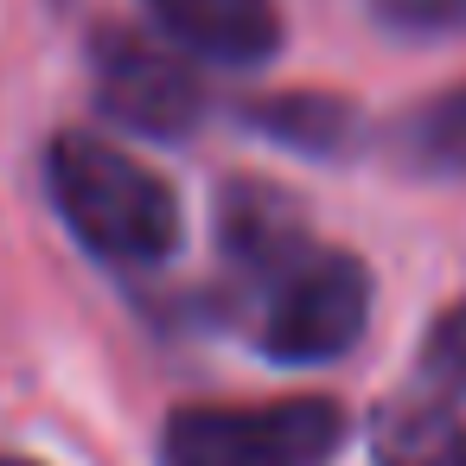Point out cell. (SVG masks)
<instances>
[{
	"instance_id": "11",
	"label": "cell",
	"mask_w": 466,
	"mask_h": 466,
	"mask_svg": "<svg viewBox=\"0 0 466 466\" xmlns=\"http://www.w3.org/2000/svg\"><path fill=\"white\" fill-rule=\"evenodd\" d=\"M0 466H39V460H20V453H0Z\"/></svg>"
},
{
	"instance_id": "6",
	"label": "cell",
	"mask_w": 466,
	"mask_h": 466,
	"mask_svg": "<svg viewBox=\"0 0 466 466\" xmlns=\"http://www.w3.org/2000/svg\"><path fill=\"white\" fill-rule=\"evenodd\" d=\"M370 460L377 466H466V421L460 402L409 383L370 415Z\"/></svg>"
},
{
	"instance_id": "3",
	"label": "cell",
	"mask_w": 466,
	"mask_h": 466,
	"mask_svg": "<svg viewBox=\"0 0 466 466\" xmlns=\"http://www.w3.org/2000/svg\"><path fill=\"white\" fill-rule=\"evenodd\" d=\"M345 428L332 396L186 402L160 421V466H332Z\"/></svg>"
},
{
	"instance_id": "2",
	"label": "cell",
	"mask_w": 466,
	"mask_h": 466,
	"mask_svg": "<svg viewBox=\"0 0 466 466\" xmlns=\"http://www.w3.org/2000/svg\"><path fill=\"white\" fill-rule=\"evenodd\" d=\"M46 192H52V211L65 218V230L103 268H122V275H147V268L173 262V249L186 237L173 179H160L147 160H135L128 147H116L90 128L52 135Z\"/></svg>"
},
{
	"instance_id": "5",
	"label": "cell",
	"mask_w": 466,
	"mask_h": 466,
	"mask_svg": "<svg viewBox=\"0 0 466 466\" xmlns=\"http://www.w3.org/2000/svg\"><path fill=\"white\" fill-rule=\"evenodd\" d=\"M147 14L173 52L211 58L224 71H256L281 52L275 0H147Z\"/></svg>"
},
{
	"instance_id": "1",
	"label": "cell",
	"mask_w": 466,
	"mask_h": 466,
	"mask_svg": "<svg viewBox=\"0 0 466 466\" xmlns=\"http://www.w3.org/2000/svg\"><path fill=\"white\" fill-rule=\"evenodd\" d=\"M224 300L218 319L268 364H332L370 326V268L319 243L300 205L268 179H230L218 192Z\"/></svg>"
},
{
	"instance_id": "8",
	"label": "cell",
	"mask_w": 466,
	"mask_h": 466,
	"mask_svg": "<svg viewBox=\"0 0 466 466\" xmlns=\"http://www.w3.org/2000/svg\"><path fill=\"white\" fill-rule=\"evenodd\" d=\"M396 154L421 179H466V84H453L447 96L421 103L396 128Z\"/></svg>"
},
{
	"instance_id": "9",
	"label": "cell",
	"mask_w": 466,
	"mask_h": 466,
	"mask_svg": "<svg viewBox=\"0 0 466 466\" xmlns=\"http://www.w3.org/2000/svg\"><path fill=\"white\" fill-rule=\"evenodd\" d=\"M415 383L447 396V402H466V300L434 313V326L421 339V358H415Z\"/></svg>"
},
{
	"instance_id": "4",
	"label": "cell",
	"mask_w": 466,
	"mask_h": 466,
	"mask_svg": "<svg viewBox=\"0 0 466 466\" xmlns=\"http://www.w3.org/2000/svg\"><path fill=\"white\" fill-rule=\"evenodd\" d=\"M90 71H96V109L147 141H186L205 116V90L192 65L135 26H103L90 39Z\"/></svg>"
},
{
	"instance_id": "7",
	"label": "cell",
	"mask_w": 466,
	"mask_h": 466,
	"mask_svg": "<svg viewBox=\"0 0 466 466\" xmlns=\"http://www.w3.org/2000/svg\"><path fill=\"white\" fill-rule=\"evenodd\" d=\"M243 128L268 135L275 147H294V154H313V160H339L351 154L358 141V109L332 90H281V96H256L237 109Z\"/></svg>"
},
{
	"instance_id": "10",
	"label": "cell",
	"mask_w": 466,
	"mask_h": 466,
	"mask_svg": "<svg viewBox=\"0 0 466 466\" xmlns=\"http://www.w3.org/2000/svg\"><path fill=\"white\" fill-rule=\"evenodd\" d=\"M370 14L396 33H415V39H434V33H453L466 26V0H370Z\"/></svg>"
}]
</instances>
